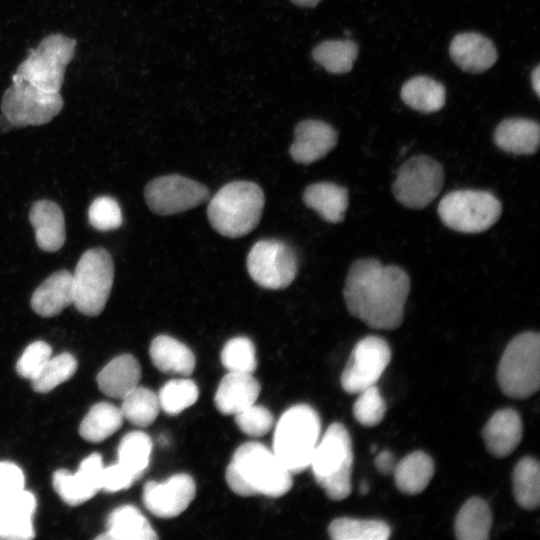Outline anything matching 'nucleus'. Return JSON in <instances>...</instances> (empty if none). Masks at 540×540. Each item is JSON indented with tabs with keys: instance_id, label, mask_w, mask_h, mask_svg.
I'll use <instances>...</instances> for the list:
<instances>
[{
	"instance_id": "1",
	"label": "nucleus",
	"mask_w": 540,
	"mask_h": 540,
	"mask_svg": "<svg viewBox=\"0 0 540 540\" xmlns=\"http://www.w3.org/2000/svg\"><path fill=\"white\" fill-rule=\"evenodd\" d=\"M410 279L396 265L374 258L354 261L343 290L349 313L373 329L393 330L403 321Z\"/></svg>"
},
{
	"instance_id": "2",
	"label": "nucleus",
	"mask_w": 540,
	"mask_h": 540,
	"mask_svg": "<svg viewBox=\"0 0 540 540\" xmlns=\"http://www.w3.org/2000/svg\"><path fill=\"white\" fill-rule=\"evenodd\" d=\"M225 478L229 488L243 497H280L293 483L292 473L260 442H247L235 450Z\"/></svg>"
},
{
	"instance_id": "3",
	"label": "nucleus",
	"mask_w": 540,
	"mask_h": 540,
	"mask_svg": "<svg viewBox=\"0 0 540 540\" xmlns=\"http://www.w3.org/2000/svg\"><path fill=\"white\" fill-rule=\"evenodd\" d=\"M265 203L263 190L250 181H232L210 199L207 216L212 228L222 236L239 238L258 225Z\"/></svg>"
},
{
	"instance_id": "4",
	"label": "nucleus",
	"mask_w": 540,
	"mask_h": 540,
	"mask_svg": "<svg viewBox=\"0 0 540 540\" xmlns=\"http://www.w3.org/2000/svg\"><path fill=\"white\" fill-rule=\"evenodd\" d=\"M320 433L317 411L306 404L294 405L276 423L272 451L292 474L300 473L309 467Z\"/></svg>"
},
{
	"instance_id": "5",
	"label": "nucleus",
	"mask_w": 540,
	"mask_h": 540,
	"mask_svg": "<svg viewBox=\"0 0 540 540\" xmlns=\"http://www.w3.org/2000/svg\"><path fill=\"white\" fill-rule=\"evenodd\" d=\"M352 440L346 427L334 422L319 439L309 467L315 481L331 500L347 498L352 491Z\"/></svg>"
},
{
	"instance_id": "6",
	"label": "nucleus",
	"mask_w": 540,
	"mask_h": 540,
	"mask_svg": "<svg viewBox=\"0 0 540 540\" xmlns=\"http://www.w3.org/2000/svg\"><path fill=\"white\" fill-rule=\"evenodd\" d=\"M501 391L514 399H525L540 386V336L527 331L508 343L497 369Z\"/></svg>"
},
{
	"instance_id": "7",
	"label": "nucleus",
	"mask_w": 540,
	"mask_h": 540,
	"mask_svg": "<svg viewBox=\"0 0 540 540\" xmlns=\"http://www.w3.org/2000/svg\"><path fill=\"white\" fill-rule=\"evenodd\" d=\"M113 281L114 264L110 253L102 247L86 250L72 274L73 305L84 315H99L110 296Z\"/></svg>"
},
{
	"instance_id": "8",
	"label": "nucleus",
	"mask_w": 540,
	"mask_h": 540,
	"mask_svg": "<svg viewBox=\"0 0 540 540\" xmlns=\"http://www.w3.org/2000/svg\"><path fill=\"white\" fill-rule=\"evenodd\" d=\"M438 215L448 228L462 233H481L501 216V202L490 192L455 190L438 204Z\"/></svg>"
},
{
	"instance_id": "9",
	"label": "nucleus",
	"mask_w": 540,
	"mask_h": 540,
	"mask_svg": "<svg viewBox=\"0 0 540 540\" xmlns=\"http://www.w3.org/2000/svg\"><path fill=\"white\" fill-rule=\"evenodd\" d=\"M444 170L435 159L416 155L406 160L397 170L392 184L395 199L410 209H423L440 193Z\"/></svg>"
},
{
	"instance_id": "10",
	"label": "nucleus",
	"mask_w": 540,
	"mask_h": 540,
	"mask_svg": "<svg viewBox=\"0 0 540 540\" xmlns=\"http://www.w3.org/2000/svg\"><path fill=\"white\" fill-rule=\"evenodd\" d=\"M246 266L257 285L265 289L281 290L295 279L298 261L294 250L285 242L263 239L250 249Z\"/></svg>"
},
{
	"instance_id": "11",
	"label": "nucleus",
	"mask_w": 540,
	"mask_h": 540,
	"mask_svg": "<svg viewBox=\"0 0 540 540\" xmlns=\"http://www.w3.org/2000/svg\"><path fill=\"white\" fill-rule=\"evenodd\" d=\"M144 198L149 209L162 216L193 209L210 199L203 184L178 174L151 180L145 187Z\"/></svg>"
},
{
	"instance_id": "12",
	"label": "nucleus",
	"mask_w": 540,
	"mask_h": 540,
	"mask_svg": "<svg viewBox=\"0 0 540 540\" xmlns=\"http://www.w3.org/2000/svg\"><path fill=\"white\" fill-rule=\"evenodd\" d=\"M391 349L385 339L367 336L354 346L341 374V385L349 394H358L373 386L391 360Z\"/></svg>"
},
{
	"instance_id": "13",
	"label": "nucleus",
	"mask_w": 540,
	"mask_h": 540,
	"mask_svg": "<svg viewBox=\"0 0 540 540\" xmlns=\"http://www.w3.org/2000/svg\"><path fill=\"white\" fill-rule=\"evenodd\" d=\"M196 494L191 475L178 473L162 482L148 481L143 488L145 507L160 518H173L188 508Z\"/></svg>"
},
{
	"instance_id": "14",
	"label": "nucleus",
	"mask_w": 540,
	"mask_h": 540,
	"mask_svg": "<svg viewBox=\"0 0 540 540\" xmlns=\"http://www.w3.org/2000/svg\"><path fill=\"white\" fill-rule=\"evenodd\" d=\"M103 467L101 455L92 453L81 461L75 473L66 469L56 470L52 478L53 488L66 504L80 505L101 490Z\"/></svg>"
},
{
	"instance_id": "15",
	"label": "nucleus",
	"mask_w": 540,
	"mask_h": 540,
	"mask_svg": "<svg viewBox=\"0 0 540 540\" xmlns=\"http://www.w3.org/2000/svg\"><path fill=\"white\" fill-rule=\"evenodd\" d=\"M337 131L328 123L308 119L297 124L289 152L301 164H311L325 157L336 146Z\"/></svg>"
},
{
	"instance_id": "16",
	"label": "nucleus",
	"mask_w": 540,
	"mask_h": 540,
	"mask_svg": "<svg viewBox=\"0 0 540 540\" xmlns=\"http://www.w3.org/2000/svg\"><path fill=\"white\" fill-rule=\"evenodd\" d=\"M35 495L24 488L0 502V539L30 540L35 536Z\"/></svg>"
},
{
	"instance_id": "17",
	"label": "nucleus",
	"mask_w": 540,
	"mask_h": 540,
	"mask_svg": "<svg viewBox=\"0 0 540 540\" xmlns=\"http://www.w3.org/2000/svg\"><path fill=\"white\" fill-rule=\"evenodd\" d=\"M449 54L461 70L473 74L487 71L498 59L494 43L476 32L457 34L450 43Z\"/></svg>"
},
{
	"instance_id": "18",
	"label": "nucleus",
	"mask_w": 540,
	"mask_h": 540,
	"mask_svg": "<svg viewBox=\"0 0 540 540\" xmlns=\"http://www.w3.org/2000/svg\"><path fill=\"white\" fill-rule=\"evenodd\" d=\"M486 449L498 458L510 455L522 439V421L519 413L512 408L496 411L482 431Z\"/></svg>"
},
{
	"instance_id": "19",
	"label": "nucleus",
	"mask_w": 540,
	"mask_h": 540,
	"mask_svg": "<svg viewBox=\"0 0 540 540\" xmlns=\"http://www.w3.org/2000/svg\"><path fill=\"white\" fill-rule=\"evenodd\" d=\"M260 390L252 373L228 372L216 390L215 406L224 415H235L255 404Z\"/></svg>"
},
{
	"instance_id": "20",
	"label": "nucleus",
	"mask_w": 540,
	"mask_h": 540,
	"mask_svg": "<svg viewBox=\"0 0 540 540\" xmlns=\"http://www.w3.org/2000/svg\"><path fill=\"white\" fill-rule=\"evenodd\" d=\"M37 246L45 252H56L65 239L64 214L60 206L50 200L36 201L29 212Z\"/></svg>"
},
{
	"instance_id": "21",
	"label": "nucleus",
	"mask_w": 540,
	"mask_h": 540,
	"mask_svg": "<svg viewBox=\"0 0 540 540\" xmlns=\"http://www.w3.org/2000/svg\"><path fill=\"white\" fill-rule=\"evenodd\" d=\"M73 304L72 273L59 270L45 279L33 292L30 305L42 317H53Z\"/></svg>"
},
{
	"instance_id": "22",
	"label": "nucleus",
	"mask_w": 540,
	"mask_h": 540,
	"mask_svg": "<svg viewBox=\"0 0 540 540\" xmlns=\"http://www.w3.org/2000/svg\"><path fill=\"white\" fill-rule=\"evenodd\" d=\"M496 146L517 155L534 154L539 147L540 126L527 118H507L496 127L493 135Z\"/></svg>"
},
{
	"instance_id": "23",
	"label": "nucleus",
	"mask_w": 540,
	"mask_h": 540,
	"mask_svg": "<svg viewBox=\"0 0 540 540\" xmlns=\"http://www.w3.org/2000/svg\"><path fill=\"white\" fill-rule=\"evenodd\" d=\"M141 368L131 354L112 359L97 375L99 389L111 398L123 399L139 385Z\"/></svg>"
},
{
	"instance_id": "24",
	"label": "nucleus",
	"mask_w": 540,
	"mask_h": 540,
	"mask_svg": "<svg viewBox=\"0 0 540 540\" xmlns=\"http://www.w3.org/2000/svg\"><path fill=\"white\" fill-rule=\"evenodd\" d=\"M149 354L154 366L163 373L188 376L195 368V356L191 349L168 335L155 337L150 344Z\"/></svg>"
},
{
	"instance_id": "25",
	"label": "nucleus",
	"mask_w": 540,
	"mask_h": 540,
	"mask_svg": "<svg viewBox=\"0 0 540 540\" xmlns=\"http://www.w3.org/2000/svg\"><path fill=\"white\" fill-rule=\"evenodd\" d=\"M107 530L97 539L153 540L158 535L146 517L135 506L122 505L108 516Z\"/></svg>"
},
{
	"instance_id": "26",
	"label": "nucleus",
	"mask_w": 540,
	"mask_h": 540,
	"mask_svg": "<svg viewBox=\"0 0 540 540\" xmlns=\"http://www.w3.org/2000/svg\"><path fill=\"white\" fill-rule=\"evenodd\" d=\"M303 201L325 221L339 223L343 221L348 208V191L335 183L318 182L305 189Z\"/></svg>"
},
{
	"instance_id": "27",
	"label": "nucleus",
	"mask_w": 540,
	"mask_h": 540,
	"mask_svg": "<svg viewBox=\"0 0 540 540\" xmlns=\"http://www.w3.org/2000/svg\"><path fill=\"white\" fill-rule=\"evenodd\" d=\"M434 471L435 467L431 456L423 451H415L395 465L394 481L402 493L417 495L428 486Z\"/></svg>"
},
{
	"instance_id": "28",
	"label": "nucleus",
	"mask_w": 540,
	"mask_h": 540,
	"mask_svg": "<svg viewBox=\"0 0 540 540\" xmlns=\"http://www.w3.org/2000/svg\"><path fill=\"white\" fill-rule=\"evenodd\" d=\"M402 101L421 113L439 111L445 105L446 89L439 81L424 75L408 79L400 91Z\"/></svg>"
},
{
	"instance_id": "29",
	"label": "nucleus",
	"mask_w": 540,
	"mask_h": 540,
	"mask_svg": "<svg viewBox=\"0 0 540 540\" xmlns=\"http://www.w3.org/2000/svg\"><path fill=\"white\" fill-rule=\"evenodd\" d=\"M492 525L488 503L480 497H471L459 509L454 523L459 540H486Z\"/></svg>"
},
{
	"instance_id": "30",
	"label": "nucleus",
	"mask_w": 540,
	"mask_h": 540,
	"mask_svg": "<svg viewBox=\"0 0 540 540\" xmlns=\"http://www.w3.org/2000/svg\"><path fill=\"white\" fill-rule=\"evenodd\" d=\"M121 409L108 402L93 405L79 426V434L86 441L102 442L114 434L123 423Z\"/></svg>"
},
{
	"instance_id": "31",
	"label": "nucleus",
	"mask_w": 540,
	"mask_h": 540,
	"mask_svg": "<svg viewBox=\"0 0 540 540\" xmlns=\"http://www.w3.org/2000/svg\"><path fill=\"white\" fill-rule=\"evenodd\" d=\"M513 496L517 504L534 510L540 502V466L537 459L527 456L515 466L512 474Z\"/></svg>"
},
{
	"instance_id": "32",
	"label": "nucleus",
	"mask_w": 540,
	"mask_h": 540,
	"mask_svg": "<svg viewBox=\"0 0 540 540\" xmlns=\"http://www.w3.org/2000/svg\"><path fill=\"white\" fill-rule=\"evenodd\" d=\"M328 534L333 540H386L391 529L382 520L342 517L329 524Z\"/></svg>"
},
{
	"instance_id": "33",
	"label": "nucleus",
	"mask_w": 540,
	"mask_h": 540,
	"mask_svg": "<svg viewBox=\"0 0 540 540\" xmlns=\"http://www.w3.org/2000/svg\"><path fill=\"white\" fill-rule=\"evenodd\" d=\"M358 52V45L352 40H327L313 49L312 57L329 73L344 74L351 71Z\"/></svg>"
},
{
	"instance_id": "34",
	"label": "nucleus",
	"mask_w": 540,
	"mask_h": 540,
	"mask_svg": "<svg viewBox=\"0 0 540 540\" xmlns=\"http://www.w3.org/2000/svg\"><path fill=\"white\" fill-rule=\"evenodd\" d=\"M152 440L142 431H132L119 442L118 463L131 472L138 480L149 466Z\"/></svg>"
},
{
	"instance_id": "35",
	"label": "nucleus",
	"mask_w": 540,
	"mask_h": 540,
	"mask_svg": "<svg viewBox=\"0 0 540 540\" xmlns=\"http://www.w3.org/2000/svg\"><path fill=\"white\" fill-rule=\"evenodd\" d=\"M123 417L137 427L151 425L160 411L158 395L152 390L137 386L122 399Z\"/></svg>"
},
{
	"instance_id": "36",
	"label": "nucleus",
	"mask_w": 540,
	"mask_h": 540,
	"mask_svg": "<svg viewBox=\"0 0 540 540\" xmlns=\"http://www.w3.org/2000/svg\"><path fill=\"white\" fill-rule=\"evenodd\" d=\"M77 370V361L70 353L51 356L39 374L31 380L34 391L47 393L69 380Z\"/></svg>"
},
{
	"instance_id": "37",
	"label": "nucleus",
	"mask_w": 540,
	"mask_h": 540,
	"mask_svg": "<svg viewBox=\"0 0 540 540\" xmlns=\"http://www.w3.org/2000/svg\"><path fill=\"white\" fill-rule=\"evenodd\" d=\"M199 390L191 379L168 381L158 394L160 408L168 415H177L192 406L198 399Z\"/></svg>"
},
{
	"instance_id": "38",
	"label": "nucleus",
	"mask_w": 540,
	"mask_h": 540,
	"mask_svg": "<svg viewBox=\"0 0 540 540\" xmlns=\"http://www.w3.org/2000/svg\"><path fill=\"white\" fill-rule=\"evenodd\" d=\"M221 362L228 372L253 373L257 368L253 342L244 336L229 339L222 348Z\"/></svg>"
},
{
	"instance_id": "39",
	"label": "nucleus",
	"mask_w": 540,
	"mask_h": 540,
	"mask_svg": "<svg viewBox=\"0 0 540 540\" xmlns=\"http://www.w3.org/2000/svg\"><path fill=\"white\" fill-rule=\"evenodd\" d=\"M358 398L353 405L354 418L365 427H374L384 418L386 402L376 385L358 393Z\"/></svg>"
},
{
	"instance_id": "40",
	"label": "nucleus",
	"mask_w": 540,
	"mask_h": 540,
	"mask_svg": "<svg viewBox=\"0 0 540 540\" xmlns=\"http://www.w3.org/2000/svg\"><path fill=\"white\" fill-rule=\"evenodd\" d=\"M90 224L99 231H111L119 228L123 222L118 202L110 196L94 199L88 209Z\"/></svg>"
},
{
	"instance_id": "41",
	"label": "nucleus",
	"mask_w": 540,
	"mask_h": 540,
	"mask_svg": "<svg viewBox=\"0 0 540 540\" xmlns=\"http://www.w3.org/2000/svg\"><path fill=\"white\" fill-rule=\"evenodd\" d=\"M235 423L246 435L260 437L271 430L274 417L267 408L253 404L235 414Z\"/></svg>"
},
{
	"instance_id": "42",
	"label": "nucleus",
	"mask_w": 540,
	"mask_h": 540,
	"mask_svg": "<svg viewBox=\"0 0 540 540\" xmlns=\"http://www.w3.org/2000/svg\"><path fill=\"white\" fill-rule=\"evenodd\" d=\"M52 349L44 341H35L29 344L16 363L17 373L28 380H33L49 360Z\"/></svg>"
},
{
	"instance_id": "43",
	"label": "nucleus",
	"mask_w": 540,
	"mask_h": 540,
	"mask_svg": "<svg viewBox=\"0 0 540 540\" xmlns=\"http://www.w3.org/2000/svg\"><path fill=\"white\" fill-rule=\"evenodd\" d=\"M137 479L118 462L104 466L101 475V490L118 492L129 488Z\"/></svg>"
},
{
	"instance_id": "44",
	"label": "nucleus",
	"mask_w": 540,
	"mask_h": 540,
	"mask_svg": "<svg viewBox=\"0 0 540 540\" xmlns=\"http://www.w3.org/2000/svg\"><path fill=\"white\" fill-rule=\"evenodd\" d=\"M22 469L8 461H0V502L24 488Z\"/></svg>"
},
{
	"instance_id": "45",
	"label": "nucleus",
	"mask_w": 540,
	"mask_h": 540,
	"mask_svg": "<svg viewBox=\"0 0 540 540\" xmlns=\"http://www.w3.org/2000/svg\"><path fill=\"white\" fill-rule=\"evenodd\" d=\"M374 464L377 470L383 475L393 473L396 465L394 455L388 450L378 453L375 457Z\"/></svg>"
},
{
	"instance_id": "46",
	"label": "nucleus",
	"mask_w": 540,
	"mask_h": 540,
	"mask_svg": "<svg viewBox=\"0 0 540 540\" xmlns=\"http://www.w3.org/2000/svg\"><path fill=\"white\" fill-rule=\"evenodd\" d=\"M531 84L537 96H540V66L538 65L531 73Z\"/></svg>"
},
{
	"instance_id": "47",
	"label": "nucleus",
	"mask_w": 540,
	"mask_h": 540,
	"mask_svg": "<svg viewBox=\"0 0 540 540\" xmlns=\"http://www.w3.org/2000/svg\"><path fill=\"white\" fill-rule=\"evenodd\" d=\"M294 4L300 6V7H314L316 6L321 0H291Z\"/></svg>"
},
{
	"instance_id": "48",
	"label": "nucleus",
	"mask_w": 540,
	"mask_h": 540,
	"mask_svg": "<svg viewBox=\"0 0 540 540\" xmlns=\"http://www.w3.org/2000/svg\"><path fill=\"white\" fill-rule=\"evenodd\" d=\"M368 490H369L368 484L366 482H361V484L359 486L360 494L365 495V494L368 493Z\"/></svg>"
},
{
	"instance_id": "49",
	"label": "nucleus",
	"mask_w": 540,
	"mask_h": 540,
	"mask_svg": "<svg viewBox=\"0 0 540 540\" xmlns=\"http://www.w3.org/2000/svg\"><path fill=\"white\" fill-rule=\"evenodd\" d=\"M375 450H376V446H375V445H373V447H371V451H372V453H373V452H374Z\"/></svg>"
}]
</instances>
